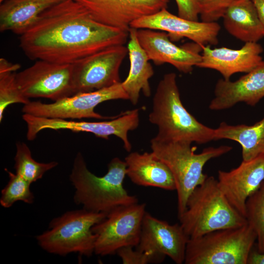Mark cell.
Instances as JSON below:
<instances>
[{
  "label": "cell",
  "mask_w": 264,
  "mask_h": 264,
  "mask_svg": "<svg viewBox=\"0 0 264 264\" xmlns=\"http://www.w3.org/2000/svg\"><path fill=\"white\" fill-rule=\"evenodd\" d=\"M128 37L129 31L93 20L74 0H62L21 35L20 46L31 60L73 64L104 49L124 45Z\"/></svg>",
  "instance_id": "1"
},
{
  "label": "cell",
  "mask_w": 264,
  "mask_h": 264,
  "mask_svg": "<svg viewBox=\"0 0 264 264\" xmlns=\"http://www.w3.org/2000/svg\"><path fill=\"white\" fill-rule=\"evenodd\" d=\"M149 121L157 126L154 138L160 141L203 144L214 140L215 129L199 122L184 107L174 72L159 82Z\"/></svg>",
  "instance_id": "2"
},
{
  "label": "cell",
  "mask_w": 264,
  "mask_h": 264,
  "mask_svg": "<svg viewBox=\"0 0 264 264\" xmlns=\"http://www.w3.org/2000/svg\"><path fill=\"white\" fill-rule=\"evenodd\" d=\"M126 168L125 161L114 157L108 164L107 173L98 176L88 169L83 156L78 153L70 175L75 189V203L88 211L108 213L119 206L138 203L137 198L123 186Z\"/></svg>",
  "instance_id": "3"
},
{
  "label": "cell",
  "mask_w": 264,
  "mask_h": 264,
  "mask_svg": "<svg viewBox=\"0 0 264 264\" xmlns=\"http://www.w3.org/2000/svg\"><path fill=\"white\" fill-rule=\"evenodd\" d=\"M178 217L190 238L247 224L245 217L230 203L213 176H208L193 191L184 212Z\"/></svg>",
  "instance_id": "4"
},
{
  "label": "cell",
  "mask_w": 264,
  "mask_h": 264,
  "mask_svg": "<svg viewBox=\"0 0 264 264\" xmlns=\"http://www.w3.org/2000/svg\"><path fill=\"white\" fill-rule=\"evenodd\" d=\"M150 143L152 152L168 166L174 177L178 216L184 212L188 198L193 191L207 177L203 172L205 164L232 149L226 145L209 147L197 154V147L192 146L191 143L163 141L154 137Z\"/></svg>",
  "instance_id": "5"
},
{
  "label": "cell",
  "mask_w": 264,
  "mask_h": 264,
  "mask_svg": "<svg viewBox=\"0 0 264 264\" xmlns=\"http://www.w3.org/2000/svg\"><path fill=\"white\" fill-rule=\"evenodd\" d=\"M256 242V235L248 224L189 238L184 264H247Z\"/></svg>",
  "instance_id": "6"
},
{
  "label": "cell",
  "mask_w": 264,
  "mask_h": 264,
  "mask_svg": "<svg viewBox=\"0 0 264 264\" xmlns=\"http://www.w3.org/2000/svg\"><path fill=\"white\" fill-rule=\"evenodd\" d=\"M107 214L84 208L66 212L53 219L49 229L36 237L38 243L50 253L65 256L78 253L89 257L94 253L96 240L92 228Z\"/></svg>",
  "instance_id": "7"
},
{
  "label": "cell",
  "mask_w": 264,
  "mask_h": 264,
  "mask_svg": "<svg viewBox=\"0 0 264 264\" xmlns=\"http://www.w3.org/2000/svg\"><path fill=\"white\" fill-rule=\"evenodd\" d=\"M145 208V203L138 202L120 206L109 212L92 228L96 236L94 253L113 255L122 247H135L140 241Z\"/></svg>",
  "instance_id": "8"
},
{
  "label": "cell",
  "mask_w": 264,
  "mask_h": 264,
  "mask_svg": "<svg viewBox=\"0 0 264 264\" xmlns=\"http://www.w3.org/2000/svg\"><path fill=\"white\" fill-rule=\"evenodd\" d=\"M22 118L27 125L26 137L29 141L34 140L43 130H68L76 132H90L106 140H109L110 135L116 136L122 141L124 148L128 152L132 148L128 132L136 129L139 123L138 109L121 113L113 119L98 122L46 118L26 113H23Z\"/></svg>",
  "instance_id": "9"
},
{
  "label": "cell",
  "mask_w": 264,
  "mask_h": 264,
  "mask_svg": "<svg viewBox=\"0 0 264 264\" xmlns=\"http://www.w3.org/2000/svg\"><path fill=\"white\" fill-rule=\"evenodd\" d=\"M117 99L129 100L121 82L99 90L76 93L50 103L30 101L23 105L22 110L23 113L50 118L108 120L117 115L103 116L96 112L94 109L102 102Z\"/></svg>",
  "instance_id": "10"
},
{
  "label": "cell",
  "mask_w": 264,
  "mask_h": 264,
  "mask_svg": "<svg viewBox=\"0 0 264 264\" xmlns=\"http://www.w3.org/2000/svg\"><path fill=\"white\" fill-rule=\"evenodd\" d=\"M16 79L20 90L29 99L43 98L54 102L75 94L72 64L37 60L17 72Z\"/></svg>",
  "instance_id": "11"
},
{
  "label": "cell",
  "mask_w": 264,
  "mask_h": 264,
  "mask_svg": "<svg viewBox=\"0 0 264 264\" xmlns=\"http://www.w3.org/2000/svg\"><path fill=\"white\" fill-rule=\"evenodd\" d=\"M127 54V47L116 45L72 64L75 94L99 90L121 82L119 69Z\"/></svg>",
  "instance_id": "12"
},
{
  "label": "cell",
  "mask_w": 264,
  "mask_h": 264,
  "mask_svg": "<svg viewBox=\"0 0 264 264\" xmlns=\"http://www.w3.org/2000/svg\"><path fill=\"white\" fill-rule=\"evenodd\" d=\"M189 236L180 223L170 224L146 212L136 249L153 256L156 263L168 256L176 264L184 263Z\"/></svg>",
  "instance_id": "13"
},
{
  "label": "cell",
  "mask_w": 264,
  "mask_h": 264,
  "mask_svg": "<svg viewBox=\"0 0 264 264\" xmlns=\"http://www.w3.org/2000/svg\"><path fill=\"white\" fill-rule=\"evenodd\" d=\"M94 21L129 31L130 25L142 17L166 8L169 0H74Z\"/></svg>",
  "instance_id": "14"
},
{
  "label": "cell",
  "mask_w": 264,
  "mask_h": 264,
  "mask_svg": "<svg viewBox=\"0 0 264 264\" xmlns=\"http://www.w3.org/2000/svg\"><path fill=\"white\" fill-rule=\"evenodd\" d=\"M150 29L166 32L171 40L186 38L202 46L218 43L220 29L217 22L193 21L176 16L166 8L134 21L130 28Z\"/></svg>",
  "instance_id": "15"
},
{
  "label": "cell",
  "mask_w": 264,
  "mask_h": 264,
  "mask_svg": "<svg viewBox=\"0 0 264 264\" xmlns=\"http://www.w3.org/2000/svg\"><path fill=\"white\" fill-rule=\"evenodd\" d=\"M137 36L149 60L155 65L168 63L178 71L188 73L201 61L199 52L203 46L198 44L193 47L178 46L173 43L167 32L150 29H137Z\"/></svg>",
  "instance_id": "16"
},
{
  "label": "cell",
  "mask_w": 264,
  "mask_h": 264,
  "mask_svg": "<svg viewBox=\"0 0 264 264\" xmlns=\"http://www.w3.org/2000/svg\"><path fill=\"white\" fill-rule=\"evenodd\" d=\"M264 181V154L249 160H242L229 171L219 170L218 184L230 203L245 217L248 198Z\"/></svg>",
  "instance_id": "17"
},
{
  "label": "cell",
  "mask_w": 264,
  "mask_h": 264,
  "mask_svg": "<svg viewBox=\"0 0 264 264\" xmlns=\"http://www.w3.org/2000/svg\"><path fill=\"white\" fill-rule=\"evenodd\" d=\"M201 60L197 67L209 68L219 72L225 80L237 73H247L263 62L262 46L257 42L245 43L238 49L227 47L211 48L202 47Z\"/></svg>",
  "instance_id": "18"
},
{
  "label": "cell",
  "mask_w": 264,
  "mask_h": 264,
  "mask_svg": "<svg viewBox=\"0 0 264 264\" xmlns=\"http://www.w3.org/2000/svg\"><path fill=\"white\" fill-rule=\"evenodd\" d=\"M214 95L209 105L211 110H226L241 102L255 106L264 97V61L235 81L219 79Z\"/></svg>",
  "instance_id": "19"
},
{
  "label": "cell",
  "mask_w": 264,
  "mask_h": 264,
  "mask_svg": "<svg viewBox=\"0 0 264 264\" xmlns=\"http://www.w3.org/2000/svg\"><path fill=\"white\" fill-rule=\"evenodd\" d=\"M126 175L135 184L176 190L173 175L168 166L154 154L137 152L130 153L124 160Z\"/></svg>",
  "instance_id": "20"
},
{
  "label": "cell",
  "mask_w": 264,
  "mask_h": 264,
  "mask_svg": "<svg viewBox=\"0 0 264 264\" xmlns=\"http://www.w3.org/2000/svg\"><path fill=\"white\" fill-rule=\"evenodd\" d=\"M137 30V29L131 27L129 30L130 40L127 48L130 66L128 76L121 82L122 86L129 96V100L133 105L138 102L140 91L147 97L151 96V89L149 80L154 74L150 60L138 42Z\"/></svg>",
  "instance_id": "21"
},
{
  "label": "cell",
  "mask_w": 264,
  "mask_h": 264,
  "mask_svg": "<svg viewBox=\"0 0 264 264\" xmlns=\"http://www.w3.org/2000/svg\"><path fill=\"white\" fill-rule=\"evenodd\" d=\"M62 0H5L0 6V30L22 35L46 9Z\"/></svg>",
  "instance_id": "22"
},
{
  "label": "cell",
  "mask_w": 264,
  "mask_h": 264,
  "mask_svg": "<svg viewBox=\"0 0 264 264\" xmlns=\"http://www.w3.org/2000/svg\"><path fill=\"white\" fill-rule=\"evenodd\" d=\"M222 18L226 31L244 43L257 42L264 37L258 15L252 0H233Z\"/></svg>",
  "instance_id": "23"
},
{
  "label": "cell",
  "mask_w": 264,
  "mask_h": 264,
  "mask_svg": "<svg viewBox=\"0 0 264 264\" xmlns=\"http://www.w3.org/2000/svg\"><path fill=\"white\" fill-rule=\"evenodd\" d=\"M214 129V140L229 139L240 144L242 160L264 154V117L252 125H231L222 122Z\"/></svg>",
  "instance_id": "24"
},
{
  "label": "cell",
  "mask_w": 264,
  "mask_h": 264,
  "mask_svg": "<svg viewBox=\"0 0 264 264\" xmlns=\"http://www.w3.org/2000/svg\"><path fill=\"white\" fill-rule=\"evenodd\" d=\"M20 65L13 64L6 59H0V121L2 120L6 109L10 105H25L31 101L20 90L16 79Z\"/></svg>",
  "instance_id": "25"
},
{
  "label": "cell",
  "mask_w": 264,
  "mask_h": 264,
  "mask_svg": "<svg viewBox=\"0 0 264 264\" xmlns=\"http://www.w3.org/2000/svg\"><path fill=\"white\" fill-rule=\"evenodd\" d=\"M16 174L31 184L42 178L48 171L58 165L56 161L40 163L32 157L28 146L23 142L16 144V153L14 157Z\"/></svg>",
  "instance_id": "26"
},
{
  "label": "cell",
  "mask_w": 264,
  "mask_h": 264,
  "mask_svg": "<svg viewBox=\"0 0 264 264\" xmlns=\"http://www.w3.org/2000/svg\"><path fill=\"white\" fill-rule=\"evenodd\" d=\"M245 217L256 235L257 251L264 253V181L247 199Z\"/></svg>",
  "instance_id": "27"
},
{
  "label": "cell",
  "mask_w": 264,
  "mask_h": 264,
  "mask_svg": "<svg viewBox=\"0 0 264 264\" xmlns=\"http://www.w3.org/2000/svg\"><path fill=\"white\" fill-rule=\"evenodd\" d=\"M9 180L1 191L0 204L4 208L10 207L17 201L28 204L34 202V196L30 190L31 183L22 177L5 169Z\"/></svg>",
  "instance_id": "28"
},
{
  "label": "cell",
  "mask_w": 264,
  "mask_h": 264,
  "mask_svg": "<svg viewBox=\"0 0 264 264\" xmlns=\"http://www.w3.org/2000/svg\"><path fill=\"white\" fill-rule=\"evenodd\" d=\"M233 0H196L202 22H216L222 18Z\"/></svg>",
  "instance_id": "29"
},
{
  "label": "cell",
  "mask_w": 264,
  "mask_h": 264,
  "mask_svg": "<svg viewBox=\"0 0 264 264\" xmlns=\"http://www.w3.org/2000/svg\"><path fill=\"white\" fill-rule=\"evenodd\" d=\"M123 264H147L156 263L150 254L129 246L120 248L116 252Z\"/></svg>",
  "instance_id": "30"
},
{
  "label": "cell",
  "mask_w": 264,
  "mask_h": 264,
  "mask_svg": "<svg viewBox=\"0 0 264 264\" xmlns=\"http://www.w3.org/2000/svg\"><path fill=\"white\" fill-rule=\"evenodd\" d=\"M178 16L184 19L198 21L199 15L196 0H175Z\"/></svg>",
  "instance_id": "31"
},
{
  "label": "cell",
  "mask_w": 264,
  "mask_h": 264,
  "mask_svg": "<svg viewBox=\"0 0 264 264\" xmlns=\"http://www.w3.org/2000/svg\"><path fill=\"white\" fill-rule=\"evenodd\" d=\"M247 264H264V253H259L253 249L249 256Z\"/></svg>",
  "instance_id": "32"
},
{
  "label": "cell",
  "mask_w": 264,
  "mask_h": 264,
  "mask_svg": "<svg viewBox=\"0 0 264 264\" xmlns=\"http://www.w3.org/2000/svg\"><path fill=\"white\" fill-rule=\"evenodd\" d=\"M256 9L264 35V0H252Z\"/></svg>",
  "instance_id": "33"
},
{
  "label": "cell",
  "mask_w": 264,
  "mask_h": 264,
  "mask_svg": "<svg viewBox=\"0 0 264 264\" xmlns=\"http://www.w3.org/2000/svg\"><path fill=\"white\" fill-rule=\"evenodd\" d=\"M5 0H0V2L1 3L2 2L4 1Z\"/></svg>",
  "instance_id": "34"
}]
</instances>
